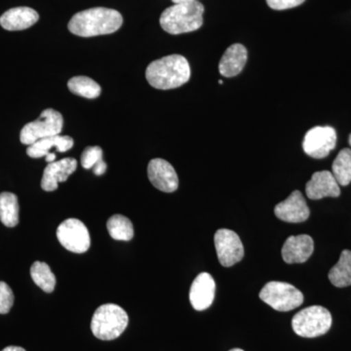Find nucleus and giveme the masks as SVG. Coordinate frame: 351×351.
Returning a JSON list of instances; mask_svg holds the SVG:
<instances>
[{
  "mask_svg": "<svg viewBox=\"0 0 351 351\" xmlns=\"http://www.w3.org/2000/svg\"><path fill=\"white\" fill-rule=\"evenodd\" d=\"M76 168L77 161L71 157L48 164L44 169L41 188L45 191H56L58 184L66 182L69 176L75 172Z\"/></svg>",
  "mask_w": 351,
  "mask_h": 351,
  "instance_id": "nucleus-15",
  "label": "nucleus"
},
{
  "mask_svg": "<svg viewBox=\"0 0 351 351\" xmlns=\"http://www.w3.org/2000/svg\"><path fill=\"white\" fill-rule=\"evenodd\" d=\"M2 351H25L24 348H20V346H7V348H4Z\"/></svg>",
  "mask_w": 351,
  "mask_h": 351,
  "instance_id": "nucleus-31",
  "label": "nucleus"
},
{
  "mask_svg": "<svg viewBox=\"0 0 351 351\" xmlns=\"http://www.w3.org/2000/svg\"><path fill=\"white\" fill-rule=\"evenodd\" d=\"M274 213L279 219L287 223H302L308 219L311 211L301 191H295L287 199L278 203Z\"/></svg>",
  "mask_w": 351,
  "mask_h": 351,
  "instance_id": "nucleus-12",
  "label": "nucleus"
},
{
  "mask_svg": "<svg viewBox=\"0 0 351 351\" xmlns=\"http://www.w3.org/2000/svg\"><path fill=\"white\" fill-rule=\"evenodd\" d=\"M147 176L152 186L163 193H174L179 186L174 167L164 159H152L147 166Z\"/></svg>",
  "mask_w": 351,
  "mask_h": 351,
  "instance_id": "nucleus-11",
  "label": "nucleus"
},
{
  "mask_svg": "<svg viewBox=\"0 0 351 351\" xmlns=\"http://www.w3.org/2000/svg\"><path fill=\"white\" fill-rule=\"evenodd\" d=\"M336 145L337 133L332 127L316 126L304 136L302 149L307 156L321 159L329 156Z\"/></svg>",
  "mask_w": 351,
  "mask_h": 351,
  "instance_id": "nucleus-9",
  "label": "nucleus"
},
{
  "mask_svg": "<svg viewBox=\"0 0 351 351\" xmlns=\"http://www.w3.org/2000/svg\"><path fill=\"white\" fill-rule=\"evenodd\" d=\"M107 163L105 161H101L100 163L97 164L96 166L93 168L94 174L96 176H101L105 174L106 171H107Z\"/></svg>",
  "mask_w": 351,
  "mask_h": 351,
  "instance_id": "nucleus-29",
  "label": "nucleus"
},
{
  "mask_svg": "<svg viewBox=\"0 0 351 351\" xmlns=\"http://www.w3.org/2000/svg\"><path fill=\"white\" fill-rule=\"evenodd\" d=\"M34 282L46 293H52L56 286V276L46 263L36 262L31 267Z\"/></svg>",
  "mask_w": 351,
  "mask_h": 351,
  "instance_id": "nucleus-24",
  "label": "nucleus"
},
{
  "mask_svg": "<svg viewBox=\"0 0 351 351\" xmlns=\"http://www.w3.org/2000/svg\"><path fill=\"white\" fill-rule=\"evenodd\" d=\"M197 1V0H172L173 3H182V2H195Z\"/></svg>",
  "mask_w": 351,
  "mask_h": 351,
  "instance_id": "nucleus-32",
  "label": "nucleus"
},
{
  "mask_svg": "<svg viewBox=\"0 0 351 351\" xmlns=\"http://www.w3.org/2000/svg\"><path fill=\"white\" fill-rule=\"evenodd\" d=\"M123 23V18L119 11L110 8L88 9L76 13L69 23L71 34L82 38L104 36L119 31Z\"/></svg>",
  "mask_w": 351,
  "mask_h": 351,
  "instance_id": "nucleus-1",
  "label": "nucleus"
},
{
  "mask_svg": "<svg viewBox=\"0 0 351 351\" xmlns=\"http://www.w3.org/2000/svg\"><path fill=\"white\" fill-rule=\"evenodd\" d=\"M128 322V314L121 306L106 304L95 311L91 330L96 338L101 341H112L125 331Z\"/></svg>",
  "mask_w": 351,
  "mask_h": 351,
  "instance_id": "nucleus-4",
  "label": "nucleus"
},
{
  "mask_svg": "<svg viewBox=\"0 0 351 351\" xmlns=\"http://www.w3.org/2000/svg\"><path fill=\"white\" fill-rule=\"evenodd\" d=\"M314 250L313 239L309 235L301 234L290 237L282 248L284 262L290 263H306Z\"/></svg>",
  "mask_w": 351,
  "mask_h": 351,
  "instance_id": "nucleus-16",
  "label": "nucleus"
},
{
  "mask_svg": "<svg viewBox=\"0 0 351 351\" xmlns=\"http://www.w3.org/2000/svg\"><path fill=\"white\" fill-rule=\"evenodd\" d=\"M57 239L64 248L76 254L85 253L91 245L86 226L77 219H66L58 226Z\"/></svg>",
  "mask_w": 351,
  "mask_h": 351,
  "instance_id": "nucleus-8",
  "label": "nucleus"
},
{
  "mask_svg": "<svg viewBox=\"0 0 351 351\" xmlns=\"http://www.w3.org/2000/svg\"><path fill=\"white\" fill-rule=\"evenodd\" d=\"M306 0H267V5L274 10H286L304 3Z\"/></svg>",
  "mask_w": 351,
  "mask_h": 351,
  "instance_id": "nucleus-28",
  "label": "nucleus"
},
{
  "mask_svg": "<svg viewBox=\"0 0 351 351\" xmlns=\"http://www.w3.org/2000/svg\"><path fill=\"white\" fill-rule=\"evenodd\" d=\"M19 202L14 193H0V221L8 228L19 223Z\"/></svg>",
  "mask_w": 351,
  "mask_h": 351,
  "instance_id": "nucleus-21",
  "label": "nucleus"
},
{
  "mask_svg": "<svg viewBox=\"0 0 351 351\" xmlns=\"http://www.w3.org/2000/svg\"><path fill=\"white\" fill-rule=\"evenodd\" d=\"M329 279L332 285L338 288L351 285V251L341 252L339 262L330 270Z\"/></svg>",
  "mask_w": 351,
  "mask_h": 351,
  "instance_id": "nucleus-20",
  "label": "nucleus"
},
{
  "mask_svg": "<svg viewBox=\"0 0 351 351\" xmlns=\"http://www.w3.org/2000/svg\"><path fill=\"white\" fill-rule=\"evenodd\" d=\"M306 193L309 199L319 200L325 197H339L341 189L332 172L319 171L314 173L307 182Z\"/></svg>",
  "mask_w": 351,
  "mask_h": 351,
  "instance_id": "nucleus-14",
  "label": "nucleus"
},
{
  "mask_svg": "<svg viewBox=\"0 0 351 351\" xmlns=\"http://www.w3.org/2000/svg\"><path fill=\"white\" fill-rule=\"evenodd\" d=\"M263 302L277 311H290L302 306L304 295L295 286L286 282L271 281L265 284L260 293Z\"/></svg>",
  "mask_w": 351,
  "mask_h": 351,
  "instance_id": "nucleus-7",
  "label": "nucleus"
},
{
  "mask_svg": "<svg viewBox=\"0 0 351 351\" xmlns=\"http://www.w3.org/2000/svg\"><path fill=\"white\" fill-rule=\"evenodd\" d=\"M204 6L200 2H182L168 7L160 17L161 27L170 34L197 31L203 25Z\"/></svg>",
  "mask_w": 351,
  "mask_h": 351,
  "instance_id": "nucleus-3",
  "label": "nucleus"
},
{
  "mask_svg": "<svg viewBox=\"0 0 351 351\" xmlns=\"http://www.w3.org/2000/svg\"><path fill=\"white\" fill-rule=\"evenodd\" d=\"M332 174L339 186H346L351 182V149L339 152L332 166Z\"/></svg>",
  "mask_w": 351,
  "mask_h": 351,
  "instance_id": "nucleus-25",
  "label": "nucleus"
},
{
  "mask_svg": "<svg viewBox=\"0 0 351 351\" xmlns=\"http://www.w3.org/2000/svg\"><path fill=\"white\" fill-rule=\"evenodd\" d=\"M332 315L325 307L313 306L299 311L292 320L293 330L302 338H316L329 331Z\"/></svg>",
  "mask_w": 351,
  "mask_h": 351,
  "instance_id": "nucleus-5",
  "label": "nucleus"
},
{
  "mask_svg": "<svg viewBox=\"0 0 351 351\" xmlns=\"http://www.w3.org/2000/svg\"><path fill=\"white\" fill-rule=\"evenodd\" d=\"M248 59V52L241 44H233L226 49L219 64V71L225 77H233L241 73Z\"/></svg>",
  "mask_w": 351,
  "mask_h": 351,
  "instance_id": "nucleus-18",
  "label": "nucleus"
},
{
  "mask_svg": "<svg viewBox=\"0 0 351 351\" xmlns=\"http://www.w3.org/2000/svg\"><path fill=\"white\" fill-rule=\"evenodd\" d=\"M103 161V151L100 147H88L82 154V165L85 169L94 168Z\"/></svg>",
  "mask_w": 351,
  "mask_h": 351,
  "instance_id": "nucleus-26",
  "label": "nucleus"
},
{
  "mask_svg": "<svg viewBox=\"0 0 351 351\" xmlns=\"http://www.w3.org/2000/svg\"><path fill=\"white\" fill-rule=\"evenodd\" d=\"M350 145H351V134H350Z\"/></svg>",
  "mask_w": 351,
  "mask_h": 351,
  "instance_id": "nucleus-34",
  "label": "nucleus"
},
{
  "mask_svg": "<svg viewBox=\"0 0 351 351\" xmlns=\"http://www.w3.org/2000/svg\"><path fill=\"white\" fill-rule=\"evenodd\" d=\"M45 159L48 163L54 162V161L56 160V154H52V152H49V154L45 156Z\"/></svg>",
  "mask_w": 351,
  "mask_h": 351,
  "instance_id": "nucleus-30",
  "label": "nucleus"
},
{
  "mask_svg": "<svg viewBox=\"0 0 351 351\" xmlns=\"http://www.w3.org/2000/svg\"><path fill=\"white\" fill-rule=\"evenodd\" d=\"M73 147V138L69 136L56 135L41 138L38 142L29 145L27 154L32 158H40V157L47 156L52 149H56V151L59 152H66Z\"/></svg>",
  "mask_w": 351,
  "mask_h": 351,
  "instance_id": "nucleus-19",
  "label": "nucleus"
},
{
  "mask_svg": "<svg viewBox=\"0 0 351 351\" xmlns=\"http://www.w3.org/2000/svg\"><path fill=\"white\" fill-rule=\"evenodd\" d=\"M216 283L211 274L202 272L196 277L189 291V301L197 311H205L213 304Z\"/></svg>",
  "mask_w": 351,
  "mask_h": 351,
  "instance_id": "nucleus-13",
  "label": "nucleus"
},
{
  "mask_svg": "<svg viewBox=\"0 0 351 351\" xmlns=\"http://www.w3.org/2000/svg\"><path fill=\"white\" fill-rule=\"evenodd\" d=\"M214 241L219 262L223 267H232L243 258V244L237 232L221 228L215 234Z\"/></svg>",
  "mask_w": 351,
  "mask_h": 351,
  "instance_id": "nucleus-10",
  "label": "nucleus"
},
{
  "mask_svg": "<svg viewBox=\"0 0 351 351\" xmlns=\"http://www.w3.org/2000/svg\"><path fill=\"white\" fill-rule=\"evenodd\" d=\"M230 351H244V350H240V348H234V350H232Z\"/></svg>",
  "mask_w": 351,
  "mask_h": 351,
  "instance_id": "nucleus-33",
  "label": "nucleus"
},
{
  "mask_svg": "<svg viewBox=\"0 0 351 351\" xmlns=\"http://www.w3.org/2000/svg\"><path fill=\"white\" fill-rule=\"evenodd\" d=\"M39 19L38 13L29 7H16L2 14L0 25L6 31H23L29 29Z\"/></svg>",
  "mask_w": 351,
  "mask_h": 351,
  "instance_id": "nucleus-17",
  "label": "nucleus"
},
{
  "mask_svg": "<svg viewBox=\"0 0 351 351\" xmlns=\"http://www.w3.org/2000/svg\"><path fill=\"white\" fill-rule=\"evenodd\" d=\"M63 126V115L53 108H47L41 112L40 117L36 121L25 124L21 131V143L31 145L41 138L60 135Z\"/></svg>",
  "mask_w": 351,
  "mask_h": 351,
  "instance_id": "nucleus-6",
  "label": "nucleus"
},
{
  "mask_svg": "<svg viewBox=\"0 0 351 351\" xmlns=\"http://www.w3.org/2000/svg\"><path fill=\"white\" fill-rule=\"evenodd\" d=\"M14 304V294L8 284L0 281V314L10 311Z\"/></svg>",
  "mask_w": 351,
  "mask_h": 351,
  "instance_id": "nucleus-27",
  "label": "nucleus"
},
{
  "mask_svg": "<svg viewBox=\"0 0 351 351\" xmlns=\"http://www.w3.org/2000/svg\"><path fill=\"white\" fill-rule=\"evenodd\" d=\"M108 232L117 241H130L134 237L133 223L130 219L122 215H114L108 219Z\"/></svg>",
  "mask_w": 351,
  "mask_h": 351,
  "instance_id": "nucleus-22",
  "label": "nucleus"
},
{
  "mask_svg": "<svg viewBox=\"0 0 351 351\" xmlns=\"http://www.w3.org/2000/svg\"><path fill=\"white\" fill-rule=\"evenodd\" d=\"M145 77L156 89H175L189 82L191 66L184 56L169 55L149 64L145 71Z\"/></svg>",
  "mask_w": 351,
  "mask_h": 351,
  "instance_id": "nucleus-2",
  "label": "nucleus"
},
{
  "mask_svg": "<svg viewBox=\"0 0 351 351\" xmlns=\"http://www.w3.org/2000/svg\"><path fill=\"white\" fill-rule=\"evenodd\" d=\"M71 93L86 99H96L101 95L100 85L87 76H75L68 82Z\"/></svg>",
  "mask_w": 351,
  "mask_h": 351,
  "instance_id": "nucleus-23",
  "label": "nucleus"
}]
</instances>
